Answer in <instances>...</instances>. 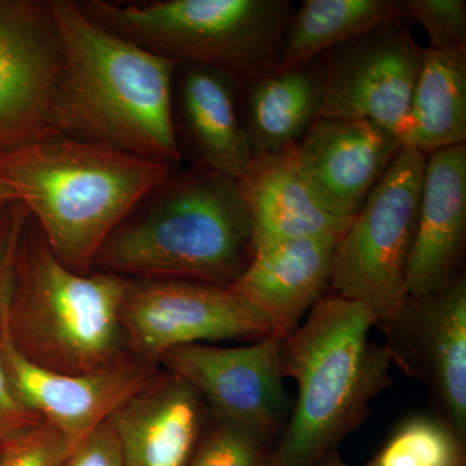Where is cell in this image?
Returning <instances> with one entry per match:
<instances>
[{
	"label": "cell",
	"mask_w": 466,
	"mask_h": 466,
	"mask_svg": "<svg viewBox=\"0 0 466 466\" xmlns=\"http://www.w3.org/2000/svg\"><path fill=\"white\" fill-rule=\"evenodd\" d=\"M51 7L66 54L55 135L177 167V63L97 25L73 0H51Z\"/></svg>",
	"instance_id": "6da1fadb"
},
{
	"label": "cell",
	"mask_w": 466,
	"mask_h": 466,
	"mask_svg": "<svg viewBox=\"0 0 466 466\" xmlns=\"http://www.w3.org/2000/svg\"><path fill=\"white\" fill-rule=\"evenodd\" d=\"M128 287L122 276L67 268L27 213L3 262L0 317L15 348L36 366L96 373L133 357L122 321Z\"/></svg>",
	"instance_id": "7a4b0ae2"
},
{
	"label": "cell",
	"mask_w": 466,
	"mask_h": 466,
	"mask_svg": "<svg viewBox=\"0 0 466 466\" xmlns=\"http://www.w3.org/2000/svg\"><path fill=\"white\" fill-rule=\"evenodd\" d=\"M253 256L250 220L236 180L177 167L110 233L92 271L229 287Z\"/></svg>",
	"instance_id": "3957f363"
},
{
	"label": "cell",
	"mask_w": 466,
	"mask_h": 466,
	"mask_svg": "<svg viewBox=\"0 0 466 466\" xmlns=\"http://www.w3.org/2000/svg\"><path fill=\"white\" fill-rule=\"evenodd\" d=\"M372 315L360 303L324 296L283 341L281 372L297 398L267 466H319L366 422L392 383V361L370 341Z\"/></svg>",
	"instance_id": "277c9868"
},
{
	"label": "cell",
	"mask_w": 466,
	"mask_h": 466,
	"mask_svg": "<svg viewBox=\"0 0 466 466\" xmlns=\"http://www.w3.org/2000/svg\"><path fill=\"white\" fill-rule=\"evenodd\" d=\"M175 168L60 135L0 155V180L16 192L55 256L82 275L92 272L110 233Z\"/></svg>",
	"instance_id": "5b68a950"
},
{
	"label": "cell",
	"mask_w": 466,
	"mask_h": 466,
	"mask_svg": "<svg viewBox=\"0 0 466 466\" xmlns=\"http://www.w3.org/2000/svg\"><path fill=\"white\" fill-rule=\"evenodd\" d=\"M97 25L177 64L219 70L238 91L274 72L294 7L288 0H79Z\"/></svg>",
	"instance_id": "8992f818"
},
{
	"label": "cell",
	"mask_w": 466,
	"mask_h": 466,
	"mask_svg": "<svg viewBox=\"0 0 466 466\" xmlns=\"http://www.w3.org/2000/svg\"><path fill=\"white\" fill-rule=\"evenodd\" d=\"M426 156L401 147L334 250L330 289L360 303L375 327L400 314L419 217Z\"/></svg>",
	"instance_id": "52a82bcc"
},
{
	"label": "cell",
	"mask_w": 466,
	"mask_h": 466,
	"mask_svg": "<svg viewBox=\"0 0 466 466\" xmlns=\"http://www.w3.org/2000/svg\"><path fill=\"white\" fill-rule=\"evenodd\" d=\"M133 357L157 364L168 350L272 336L271 324L229 287L184 280H130L122 309Z\"/></svg>",
	"instance_id": "ba28073f"
},
{
	"label": "cell",
	"mask_w": 466,
	"mask_h": 466,
	"mask_svg": "<svg viewBox=\"0 0 466 466\" xmlns=\"http://www.w3.org/2000/svg\"><path fill=\"white\" fill-rule=\"evenodd\" d=\"M64 66L51 0H0V155L56 137Z\"/></svg>",
	"instance_id": "9c48e42d"
},
{
	"label": "cell",
	"mask_w": 466,
	"mask_h": 466,
	"mask_svg": "<svg viewBox=\"0 0 466 466\" xmlns=\"http://www.w3.org/2000/svg\"><path fill=\"white\" fill-rule=\"evenodd\" d=\"M422 51L407 20L386 24L328 51L321 56L320 116L370 121L401 142Z\"/></svg>",
	"instance_id": "30bf717a"
},
{
	"label": "cell",
	"mask_w": 466,
	"mask_h": 466,
	"mask_svg": "<svg viewBox=\"0 0 466 466\" xmlns=\"http://www.w3.org/2000/svg\"><path fill=\"white\" fill-rule=\"evenodd\" d=\"M283 341L272 334L238 348L184 345L164 352L157 366L188 383L208 416L276 441L290 406L281 372Z\"/></svg>",
	"instance_id": "8fae6325"
},
{
	"label": "cell",
	"mask_w": 466,
	"mask_h": 466,
	"mask_svg": "<svg viewBox=\"0 0 466 466\" xmlns=\"http://www.w3.org/2000/svg\"><path fill=\"white\" fill-rule=\"evenodd\" d=\"M392 366L422 382L434 413L466 441V278L441 289L407 297L382 327Z\"/></svg>",
	"instance_id": "7c38bea8"
},
{
	"label": "cell",
	"mask_w": 466,
	"mask_h": 466,
	"mask_svg": "<svg viewBox=\"0 0 466 466\" xmlns=\"http://www.w3.org/2000/svg\"><path fill=\"white\" fill-rule=\"evenodd\" d=\"M0 360L15 398L61 434L69 451L103 424L161 370L130 357L88 375H66L27 360L12 343L0 317Z\"/></svg>",
	"instance_id": "4fadbf2b"
},
{
	"label": "cell",
	"mask_w": 466,
	"mask_h": 466,
	"mask_svg": "<svg viewBox=\"0 0 466 466\" xmlns=\"http://www.w3.org/2000/svg\"><path fill=\"white\" fill-rule=\"evenodd\" d=\"M401 147L400 137L372 122L319 116L296 150L315 201L332 216L354 219Z\"/></svg>",
	"instance_id": "5bb4252c"
},
{
	"label": "cell",
	"mask_w": 466,
	"mask_h": 466,
	"mask_svg": "<svg viewBox=\"0 0 466 466\" xmlns=\"http://www.w3.org/2000/svg\"><path fill=\"white\" fill-rule=\"evenodd\" d=\"M231 76L201 66L177 64L173 82V124L180 153L192 167L238 179L254 158Z\"/></svg>",
	"instance_id": "9a60e30c"
},
{
	"label": "cell",
	"mask_w": 466,
	"mask_h": 466,
	"mask_svg": "<svg viewBox=\"0 0 466 466\" xmlns=\"http://www.w3.org/2000/svg\"><path fill=\"white\" fill-rule=\"evenodd\" d=\"M465 238L466 146L461 144L426 157L407 297L440 290L460 274Z\"/></svg>",
	"instance_id": "2e32d148"
},
{
	"label": "cell",
	"mask_w": 466,
	"mask_h": 466,
	"mask_svg": "<svg viewBox=\"0 0 466 466\" xmlns=\"http://www.w3.org/2000/svg\"><path fill=\"white\" fill-rule=\"evenodd\" d=\"M191 386L161 370L150 385L109 416L126 466H187L208 421Z\"/></svg>",
	"instance_id": "e0dca14e"
},
{
	"label": "cell",
	"mask_w": 466,
	"mask_h": 466,
	"mask_svg": "<svg viewBox=\"0 0 466 466\" xmlns=\"http://www.w3.org/2000/svg\"><path fill=\"white\" fill-rule=\"evenodd\" d=\"M339 240L297 238L256 250L229 288L258 309L275 336L285 339L329 288Z\"/></svg>",
	"instance_id": "ac0fdd59"
},
{
	"label": "cell",
	"mask_w": 466,
	"mask_h": 466,
	"mask_svg": "<svg viewBox=\"0 0 466 466\" xmlns=\"http://www.w3.org/2000/svg\"><path fill=\"white\" fill-rule=\"evenodd\" d=\"M296 146L254 156L236 179L254 251L297 238H341L351 225L352 219L332 216L312 198L300 175Z\"/></svg>",
	"instance_id": "d6986e66"
},
{
	"label": "cell",
	"mask_w": 466,
	"mask_h": 466,
	"mask_svg": "<svg viewBox=\"0 0 466 466\" xmlns=\"http://www.w3.org/2000/svg\"><path fill=\"white\" fill-rule=\"evenodd\" d=\"M240 116L254 156L294 146L320 116L321 57L305 66L276 69L238 91Z\"/></svg>",
	"instance_id": "ffe728a7"
},
{
	"label": "cell",
	"mask_w": 466,
	"mask_h": 466,
	"mask_svg": "<svg viewBox=\"0 0 466 466\" xmlns=\"http://www.w3.org/2000/svg\"><path fill=\"white\" fill-rule=\"evenodd\" d=\"M465 140L466 51L424 48L401 143L428 157Z\"/></svg>",
	"instance_id": "44dd1931"
},
{
	"label": "cell",
	"mask_w": 466,
	"mask_h": 466,
	"mask_svg": "<svg viewBox=\"0 0 466 466\" xmlns=\"http://www.w3.org/2000/svg\"><path fill=\"white\" fill-rule=\"evenodd\" d=\"M398 20H407L400 0H306L285 29L278 69L312 63L337 46Z\"/></svg>",
	"instance_id": "7402d4cb"
},
{
	"label": "cell",
	"mask_w": 466,
	"mask_h": 466,
	"mask_svg": "<svg viewBox=\"0 0 466 466\" xmlns=\"http://www.w3.org/2000/svg\"><path fill=\"white\" fill-rule=\"evenodd\" d=\"M367 466H466L465 441L435 413L410 416Z\"/></svg>",
	"instance_id": "603a6c76"
},
{
	"label": "cell",
	"mask_w": 466,
	"mask_h": 466,
	"mask_svg": "<svg viewBox=\"0 0 466 466\" xmlns=\"http://www.w3.org/2000/svg\"><path fill=\"white\" fill-rule=\"evenodd\" d=\"M275 441L244 426L208 417L187 466H267Z\"/></svg>",
	"instance_id": "cb8c5ba5"
},
{
	"label": "cell",
	"mask_w": 466,
	"mask_h": 466,
	"mask_svg": "<svg viewBox=\"0 0 466 466\" xmlns=\"http://www.w3.org/2000/svg\"><path fill=\"white\" fill-rule=\"evenodd\" d=\"M27 213L21 201L0 205V274L12 238ZM43 422L41 417L26 410L12 394L0 360V444L11 443Z\"/></svg>",
	"instance_id": "d4e9b609"
},
{
	"label": "cell",
	"mask_w": 466,
	"mask_h": 466,
	"mask_svg": "<svg viewBox=\"0 0 466 466\" xmlns=\"http://www.w3.org/2000/svg\"><path fill=\"white\" fill-rule=\"evenodd\" d=\"M407 21L424 27L431 47L438 51H466L465 0H406Z\"/></svg>",
	"instance_id": "484cf974"
},
{
	"label": "cell",
	"mask_w": 466,
	"mask_h": 466,
	"mask_svg": "<svg viewBox=\"0 0 466 466\" xmlns=\"http://www.w3.org/2000/svg\"><path fill=\"white\" fill-rule=\"evenodd\" d=\"M69 447L47 422L5 444L0 466H61Z\"/></svg>",
	"instance_id": "4316f807"
},
{
	"label": "cell",
	"mask_w": 466,
	"mask_h": 466,
	"mask_svg": "<svg viewBox=\"0 0 466 466\" xmlns=\"http://www.w3.org/2000/svg\"><path fill=\"white\" fill-rule=\"evenodd\" d=\"M61 466H126L121 441L108 420L73 447Z\"/></svg>",
	"instance_id": "83f0119b"
},
{
	"label": "cell",
	"mask_w": 466,
	"mask_h": 466,
	"mask_svg": "<svg viewBox=\"0 0 466 466\" xmlns=\"http://www.w3.org/2000/svg\"><path fill=\"white\" fill-rule=\"evenodd\" d=\"M15 201H20L16 192L7 183L0 180V205L11 204V202Z\"/></svg>",
	"instance_id": "f1b7e54d"
},
{
	"label": "cell",
	"mask_w": 466,
	"mask_h": 466,
	"mask_svg": "<svg viewBox=\"0 0 466 466\" xmlns=\"http://www.w3.org/2000/svg\"><path fill=\"white\" fill-rule=\"evenodd\" d=\"M319 466H354L350 465L348 462L343 461L341 459V456L337 453V451H334V452L330 453V455H328L327 458L321 461V464ZM364 466H367L364 465Z\"/></svg>",
	"instance_id": "f546056e"
},
{
	"label": "cell",
	"mask_w": 466,
	"mask_h": 466,
	"mask_svg": "<svg viewBox=\"0 0 466 466\" xmlns=\"http://www.w3.org/2000/svg\"><path fill=\"white\" fill-rule=\"evenodd\" d=\"M3 450H5V446H3V444H0V456H2Z\"/></svg>",
	"instance_id": "4dcf8cb0"
}]
</instances>
